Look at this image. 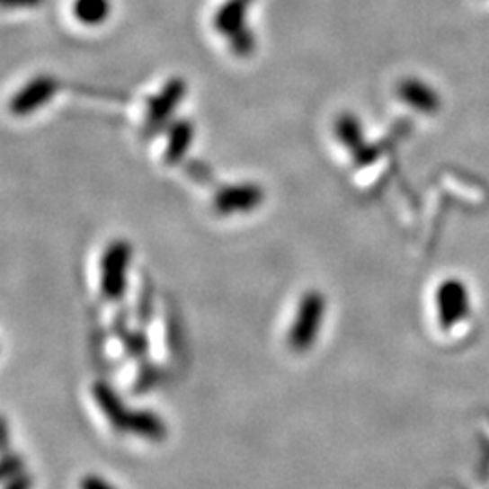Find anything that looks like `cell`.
Returning <instances> with one entry per match:
<instances>
[{"instance_id": "cell-1", "label": "cell", "mask_w": 489, "mask_h": 489, "mask_svg": "<svg viewBox=\"0 0 489 489\" xmlns=\"http://www.w3.org/2000/svg\"><path fill=\"white\" fill-rule=\"evenodd\" d=\"M133 260V247L116 239L107 244L100 262V289L107 301H120L128 289V269Z\"/></svg>"}, {"instance_id": "cell-2", "label": "cell", "mask_w": 489, "mask_h": 489, "mask_svg": "<svg viewBox=\"0 0 489 489\" xmlns=\"http://www.w3.org/2000/svg\"><path fill=\"white\" fill-rule=\"evenodd\" d=\"M326 314V299L321 292L310 290L303 294L298 314L289 332V344L296 351H307L314 346Z\"/></svg>"}, {"instance_id": "cell-3", "label": "cell", "mask_w": 489, "mask_h": 489, "mask_svg": "<svg viewBox=\"0 0 489 489\" xmlns=\"http://www.w3.org/2000/svg\"><path fill=\"white\" fill-rule=\"evenodd\" d=\"M253 0H227L214 15V28L218 33L227 37L234 51L241 57H247L254 51V37L244 28V15Z\"/></svg>"}, {"instance_id": "cell-4", "label": "cell", "mask_w": 489, "mask_h": 489, "mask_svg": "<svg viewBox=\"0 0 489 489\" xmlns=\"http://www.w3.org/2000/svg\"><path fill=\"white\" fill-rule=\"evenodd\" d=\"M437 317L442 330H451L469 316V292L460 280H446L435 292Z\"/></svg>"}, {"instance_id": "cell-5", "label": "cell", "mask_w": 489, "mask_h": 489, "mask_svg": "<svg viewBox=\"0 0 489 489\" xmlns=\"http://www.w3.org/2000/svg\"><path fill=\"white\" fill-rule=\"evenodd\" d=\"M263 203V191L254 183L227 185L214 196V209L218 214H244Z\"/></svg>"}, {"instance_id": "cell-6", "label": "cell", "mask_w": 489, "mask_h": 489, "mask_svg": "<svg viewBox=\"0 0 489 489\" xmlns=\"http://www.w3.org/2000/svg\"><path fill=\"white\" fill-rule=\"evenodd\" d=\"M57 80L51 76H37L28 82L12 100L10 109L17 116H26L46 105L57 93Z\"/></svg>"}, {"instance_id": "cell-7", "label": "cell", "mask_w": 489, "mask_h": 489, "mask_svg": "<svg viewBox=\"0 0 489 489\" xmlns=\"http://www.w3.org/2000/svg\"><path fill=\"white\" fill-rule=\"evenodd\" d=\"M185 94V82L182 78H173L158 96H155L149 102L147 109V128L156 131L162 126L167 124V120L174 112V109L180 105L182 98Z\"/></svg>"}, {"instance_id": "cell-8", "label": "cell", "mask_w": 489, "mask_h": 489, "mask_svg": "<svg viewBox=\"0 0 489 489\" xmlns=\"http://www.w3.org/2000/svg\"><path fill=\"white\" fill-rule=\"evenodd\" d=\"M93 397L98 408L102 410V413L105 415V419L109 421V424L116 431H128V421H129L131 410L126 408L124 401L120 399V396L107 383L103 381L94 383Z\"/></svg>"}, {"instance_id": "cell-9", "label": "cell", "mask_w": 489, "mask_h": 489, "mask_svg": "<svg viewBox=\"0 0 489 489\" xmlns=\"http://www.w3.org/2000/svg\"><path fill=\"white\" fill-rule=\"evenodd\" d=\"M128 431L153 442H162L169 433L165 421L153 410H131Z\"/></svg>"}, {"instance_id": "cell-10", "label": "cell", "mask_w": 489, "mask_h": 489, "mask_svg": "<svg viewBox=\"0 0 489 489\" xmlns=\"http://www.w3.org/2000/svg\"><path fill=\"white\" fill-rule=\"evenodd\" d=\"M399 96L408 105L415 107L417 111L428 112V114L437 112V109H439L437 93H433L426 84H422L415 78H408L399 85Z\"/></svg>"}, {"instance_id": "cell-11", "label": "cell", "mask_w": 489, "mask_h": 489, "mask_svg": "<svg viewBox=\"0 0 489 489\" xmlns=\"http://www.w3.org/2000/svg\"><path fill=\"white\" fill-rule=\"evenodd\" d=\"M194 138V128L192 121L187 120H178L171 126L169 131V142L165 149V162L167 164H178L185 153L191 149Z\"/></svg>"}, {"instance_id": "cell-12", "label": "cell", "mask_w": 489, "mask_h": 489, "mask_svg": "<svg viewBox=\"0 0 489 489\" xmlns=\"http://www.w3.org/2000/svg\"><path fill=\"white\" fill-rule=\"evenodd\" d=\"M112 12L111 0H75L73 15L75 19L87 28L102 26Z\"/></svg>"}, {"instance_id": "cell-13", "label": "cell", "mask_w": 489, "mask_h": 489, "mask_svg": "<svg viewBox=\"0 0 489 489\" xmlns=\"http://www.w3.org/2000/svg\"><path fill=\"white\" fill-rule=\"evenodd\" d=\"M335 135L339 142L355 155V158L366 151L359 120L353 114L339 116V120L335 121Z\"/></svg>"}, {"instance_id": "cell-14", "label": "cell", "mask_w": 489, "mask_h": 489, "mask_svg": "<svg viewBox=\"0 0 489 489\" xmlns=\"http://www.w3.org/2000/svg\"><path fill=\"white\" fill-rule=\"evenodd\" d=\"M121 342H124V348L126 351L131 355V357H137V359H144L149 351V339L147 335L142 332V330H135V332H126L124 335H121Z\"/></svg>"}, {"instance_id": "cell-15", "label": "cell", "mask_w": 489, "mask_h": 489, "mask_svg": "<svg viewBox=\"0 0 489 489\" xmlns=\"http://www.w3.org/2000/svg\"><path fill=\"white\" fill-rule=\"evenodd\" d=\"M160 378H162V370L158 369V366L147 362L144 366V369L140 370V374H138L137 392H149L155 385L160 383Z\"/></svg>"}, {"instance_id": "cell-16", "label": "cell", "mask_w": 489, "mask_h": 489, "mask_svg": "<svg viewBox=\"0 0 489 489\" xmlns=\"http://www.w3.org/2000/svg\"><path fill=\"white\" fill-rule=\"evenodd\" d=\"M24 473V460L21 458V455H13V453H4V458H3V476H4V482L19 476Z\"/></svg>"}, {"instance_id": "cell-17", "label": "cell", "mask_w": 489, "mask_h": 489, "mask_svg": "<svg viewBox=\"0 0 489 489\" xmlns=\"http://www.w3.org/2000/svg\"><path fill=\"white\" fill-rule=\"evenodd\" d=\"M80 489H118L114 487L111 482H107L105 478L98 476V475H85L80 480Z\"/></svg>"}, {"instance_id": "cell-18", "label": "cell", "mask_w": 489, "mask_h": 489, "mask_svg": "<svg viewBox=\"0 0 489 489\" xmlns=\"http://www.w3.org/2000/svg\"><path fill=\"white\" fill-rule=\"evenodd\" d=\"M33 487V478L26 473L12 478L6 482V487L4 489H31Z\"/></svg>"}, {"instance_id": "cell-19", "label": "cell", "mask_w": 489, "mask_h": 489, "mask_svg": "<svg viewBox=\"0 0 489 489\" xmlns=\"http://www.w3.org/2000/svg\"><path fill=\"white\" fill-rule=\"evenodd\" d=\"M6 8H33L39 6L42 0H3Z\"/></svg>"}]
</instances>
